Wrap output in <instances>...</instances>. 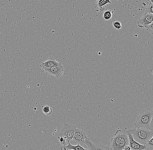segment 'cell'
<instances>
[{
  "label": "cell",
  "mask_w": 153,
  "mask_h": 150,
  "mask_svg": "<svg viewBox=\"0 0 153 150\" xmlns=\"http://www.w3.org/2000/svg\"><path fill=\"white\" fill-rule=\"evenodd\" d=\"M84 144H85L89 150H109V148L100 144L97 138L86 137Z\"/></svg>",
  "instance_id": "5b68a950"
},
{
  "label": "cell",
  "mask_w": 153,
  "mask_h": 150,
  "mask_svg": "<svg viewBox=\"0 0 153 150\" xmlns=\"http://www.w3.org/2000/svg\"><path fill=\"white\" fill-rule=\"evenodd\" d=\"M65 147L68 149L73 150H89L87 149L83 148L79 144H77L76 146H73L71 144L69 141H68V145H66Z\"/></svg>",
  "instance_id": "7c38bea8"
},
{
  "label": "cell",
  "mask_w": 153,
  "mask_h": 150,
  "mask_svg": "<svg viewBox=\"0 0 153 150\" xmlns=\"http://www.w3.org/2000/svg\"><path fill=\"white\" fill-rule=\"evenodd\" d=\"M97 7L99 8L100 11H103L105 10V8L103 7L106 5L111 4V2L110 0H97Z\"/></svg>",
  "instance_id": "8fae6325"
},
{
  "label": "cell",
  "mask_w": 153,
  "mask_h": 150,
  "mask_svg": "<svg viewBox=\"0 0 153 150\" xmlns=\"http://www.w3.org/2000/svg\"><path fill=\"white\" fill-rule=\"evenodd\" d=\"M134 139L140 144L146 145L153 136V132L142 128H134L129 130Z\"/></svg>",
  "instance_id": "3957f363"
},
{
  "label": "cell",
  "mask_w": 153,
  "mask_h": 150,
  "mask_svg": "<svg viewBox=\"0 0 153 150\" xmlns=\"http://www.w3.org/2000/svg\"><path fill=\"white\" fill-rule=\"evenodd\" d=\"M151 3H152L153 4V0H151Z\"/></svg>",
  "instance_id": "603a6c76"
},
{
  "label": "cell",
  "mask_w": 153,
  "mask_h": 150,
  "mask_svg": "<svg viewBox=\"0 0 153 150\" xmlns=\"http://www.w3.org/2000/svg\"><path fill=\"white\" fill-rule=\"evenodd\" d=\"M153 22V15L145 12L142 17L137 21L139 27L143 28L151 24Z\"/></svg>",
  "instance_id": "8992f818"
},
{
  "label": "cell",
  "mask_w": 153,
  "mask_h": 150,
  "mask_svg": "<svg viewBox=\"0 0 153 150\" xmlns=\"http://www.w3.org/2000/svg\"><path fill=\"white\" fill-rule=\"evenodd\" d=\"M86 137L87 134L85 132L79 129H76L74 135L73 140L76 144L82 146L84 144V141Z\"/></svg>",
  "instance_id": "ba28073f"
},
{
  "label": "cell",
  "mask_w": 153,
  "mask_h": 150,
  "mask_svg": "<svg viewBox=\"0 0 153 150\" xmlns=\"http://www.w3.org/2000/svg\"><path fill=\"white\" fill-rule=\"evenodd\" d=\"M123 150H131V147L129 146V145H128V146H126L124 147Z\"/></svg>",
  "instance_id": "44dd1931"
},
{
  "label": "cell",
  "mask_w": 153,
  "mask_h": 150,
  "mask_svg": "<svg viewBox=\"0 0 153 150\" xmlns=\"http://www.w3.org/2000/svg\"><path fill=\"white\" fill-rule=\"evenodd\" d=\"M145 12L149 13V14H153V4L152 3L150 2L149 3V5H148L147 8H146Z\"/></svg>",
  "instance_id": "9a60e30c"
},
{
  "label": "cell",
  "mask_w": 153,
  "mask_h": 150,
  "mask_svg": "<svg viewBox=\"0 0 153 150\" xmlns=\"http://www.w3.org/2000/svg\"><path fill=\"white\" fill-rule=\"evenodd\" d=\"M153 117V110L143 109L140 112L134 124L135 128H142L150 130V124Z\"/></svg>",
  "instance_id": "7a4b0ae2"
},
{
  "label": "cell",
  "mask_w": 153,
  "mask_h": 150,
  "mask_svg": "<svg viewBox=\"0 0 153 150\" xmlns=\"http://www.w3.org/2000/svg\"><path fill=\"white\" fill-rule=\"evenodd\" d=\"M43 112L46 115H50L52 113L53 110L49 106H45L43 108Z\"/></svg>",
  "instance_id": "4fadbf2b"
},
{
  "label": "cell",
  "mask_w": 153,
  "mask_h": 150,
  "mask_svg": "<svg viewBox=\"0 0 153 150\" xmlns=\"http://www.w3.org/2000/svg\"><path fill=\"white\" fill-rule=\"evenodd\" d=\"M112 13L110 10H107L104 14V18L106 21H108L111 18Z\"/></svg>",
  "instance_id": "5bb4252c"
},
{
  "label": "cell",
  "mask_w": 153,
  "mask_h": 150,
  "mask_svg": "<svg viewBox=\"0 0 153 150\" xmlns=\"http://www.w3.org/2000/svg\"><path fill=\"white\" fill-rule=\"evenodd\" d=\"M64 68L63 66H55L50 68L44 69L48 75H53L56 78H59L62 76L64 72Z\"/></svg>",
  "instance_id": "52a82bcc"
},
{
  "label": "cell",
  "mask_w": 153,
  "mask_h": 150,
  "mask_svg": "<svg viewBox=\"0 0 153 150\" xmlns=\"http://www.w3.org/2000/svg\"><path fill=\"white\" fill-rule=\"evenodd\" d=\"M113 25L114 27L117 30L120 29L122 27L121 23L119 21L114 22L113 24Z\"/></svg>",
  "instance_id": "e0dca14e"
},
{
  "label": "cell",
  "mask_w": 153,
  "mask_h": 150,
  "mask_svg": "<svg viewBox=\"0 0 153 150\" xmlns=\"http://www.w3.org/2000/svg\"><path fill=\"white\" fill-rule=\"evenodd\" d=\"M76 129L74 125L65 123L60 131L59 136L65 137L68 141L70 142L73 138Z\"/></svg>",
  "instance_id": "277c9868"
},
{
  "label": "cell",
  "mask_w": 153,
  "mask_h": 150,
  "mask_svg": "<svg viewBox=\"0 0 153 150\" xmlns=\"http://www.w3.org/2000/svg\"><path fill=\"white\" fill-rule=\"evenodd\" d=\"M150 130L153 132V117L150 124Z\"/></svg>",
  "instance_id": "ffe728a7"
},
{
  "label": "cell",
  "mask_w": 153,
  "mask_h": 150,
  "mask_svg": "<svg viewBox=\"0 0 153 150\" xmlns=\"http://www.w3.org/2000/svg\"><path fill=\"white\" fill-rule=\"evenodd\" d=\"M128 130L125 128L117 131L111 139L109 150H123L125 146L129 145Z\"/></svg>",
  "instance_id": "6da1fadb"
},
{
  "label": "cell",
  "mask_w": 153,
  "mask_h": 150,
  "mask_svg": "<svg viewBox=\"0 0 153 150\" xmlns=\"http://www.w3.org/2000/svg\"><path fill=\"white\" fill-rule=\"evenodd\" d=\"M61 150H69L68 149H67L65 147V146H62V147H61Z\"/></svg>",
  "instance_id": "7402d4cb"
},
{
  "label": "cell",
  "mask_w": 153,
  "mask_h": 150,
  "mask_svg": "<svg viewBox=\"0 0 153 150\" xmlns=\"http://www.w3.org/2000/svg\"><path fill=\"white\" fill-rule=\"evenodd\" d=\"M57 138H58V140H59V142H60V144L63 145L64 146L66 145V139L65 137L59 136L58 137H57Z\"/></svg>",
  "instance_id": "ac0fdd59"
},
{
  "label": "cell",
  "mask_w": 153,
  "mask_h": 150,
  "mask_svg": "<svg viewBox=\"0 0 153 150\" xmlns=\"http://www.w3.org/2000/svg\"><path fill=\"white\" fill-rule=\"evenodd\" d=\"M62 65V63L56 61L53 56H50L46 61L43 62L40 64V67L43 69H45L55 66Z\"/></svg>",
  "instance_id": "30bf717a"
},
{
  "label": "cell",
  "mask_w": 153,
  "mask_h": 150,
  "mask_svg": "<svg viewBox=\"0 0 153 150\" xmlns=\"http://www.w3.org/2000/svg\"><path fill=\"white\" fill-rule=\"evenodd\" d=\"M146 29L153 35V22L151 24L145 27Z\"/></svg>",
  "instance_id": "d6986e66"
},
{
  "label": "cell",
  "mask_w": 153,
  "mask_h": 150,
  "mask_svg": "<svg viewBox=\"0 0 153 150\" xmlns=\"http://www.w3.org/2000/svg\"><path fill=\"white\" fill-rule=\"evenodd\" d=\"M117 1H119V0H117Z\"/></svg>",
  "instance_id": "cb8c5ba5"
},
{
  "label": "cell",
  "mask_w": 153,
  "mask_h": 150,
  "mask_svg": "<svg viewBox=\"0 0 153 150\" xmlns=\"http://www.w3.org/2000/svg\"><path fill=\"white\" fill-rule=\"evenodd\" d=\"M145 146L147 148L151 150H153V136L150 140L147 142Z\"/></svg>",
  "instance_id": "2e32d148"
},
{
  "label": "cell",
  "mask_w": 153,
  "mask_h": 150,
  "mask_svg": "<svg viewBox=\"0 0 153 150\" xmlns=\"http://www.w3.org/2000/svg\"><path fill=\"white\" fill-rule=\"evenodd\" d=\"M129 138V146L131 147V150H145L147 148L145 145H141L134 139L132 134L130 130L128 132Z\"/></svg>",
  "instance_id": "9c48e42d"
}]
</instances>
